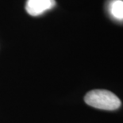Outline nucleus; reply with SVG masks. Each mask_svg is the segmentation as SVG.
Masks as SVG:
<instances>
[{
  "label": "nucleus",
  "mask_w": 123,
  "mask_h": 123,
  "mask_svg": "<svg viewBox=\"0 0 123 123\" xmlns=\"http://www.w3.org/2000/svg\"><path fill=\"white\" fill-rule=\"evenodd\" d=\"M84 101L87 105L105 111H114L121 106V101L111 91L92 90L87 93Z\"/></svg>",
  "instance_id": "1"
},
{
  "label": "nucleus",
  "mask_w": 123,
  "mask_h": 123,
  "mask_svg": "<svg viewBox=\"0 0 123 123\" xmlns=\"http://www.w3.org/2000/svg\"><path fill=\"white\" fill-rule=\"evenodd\" d=\"M55 5V0H27L25 10L31 16H38L47 10L53 9Z\"/></svg>",
  "instance_id": "2"
},
{
  "label": "nucleus",
  "mask_w": 123,
  "mask_h": 123,
  "mask_svg": "<svg viewBox=\"0 0 123 123\" xmlns=\"http://www.w3.org/2000/svg\"><path fill=\"white\" fill-rule=\"evenodd\" d=\"M111 11L112 15L117 19H123V1L116 0L111 5Z\"/></svg>",
  "instance_id": "3"
}]
</instances>
